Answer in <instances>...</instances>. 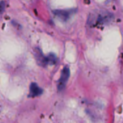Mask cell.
I'll return each mask as SVG.
<instances>
[{"mask_svg":"<svg viewBox=\"0 0 123 123\" xmlns=\"http://www.w3.org/2000/svg\"><path fill=\"white\" fill-rule=\"evenodd\" d=\"M43 92V89H41L36 83H32L30 86V92L28 94L29 97H36L40 96Z\"/></svg>","mask_w":123,"mask_h":123,"instance_id":"277c9868","label":"cell"},{"mask_svg":"<svg viewBox=\"0 0 123 123\" xmlns=\"http://www.w3.org/2000/svg\"><path fill=\"white\" fill-rule=\"evenodd\" d=\"M70 76V70L68 67H65L63 68V69L62 70L61 74V77L58 81V89L59 92L63 90L66 87V83L68 80V78Z\"/></svg>","mask_w":123,"mask_h":123,"instance_id":"6da1fadb","label":"cell"},{"mask_svg":"<svg viewBox=\"0 0 123 123\" xmlns=\"http://www.w3.org/2000/svg\"><path fill=\"white\" fill-rule=\"evenodd\" d=\"M111 18V15H108V14H100L99 16H98V18H97V22L99 23V24H102V23H105L109 21V19Z\"/></svg>","mask_w":123,"mask_h":123,"instance_id":"5b68a950","label":"cell"},{"mask_svg":"<svg viewBox=\"0 0 123 123\" xmlns=\"http://www.w3.org/2000/svg\"><path fill=\"white\" fill-rule=\"evenodd\" d=\"M48 64L54 65L57 62V56L54 53H50L46 56Z\"/></svg>","mask_w":123,"mask_h":123,"instance_id":"8992f818","label":"cell"},{"mask_svg":"<svg viewBox=\"0 0 123 123\" xmlns=\"http://www.w3.org/2000/svg\"><path fill=\"white\" fill-rule=\"evenodd\" d=\"M34 56L36 60L37 63L42 67H45L48 64L46 56L44 55L42 50L39 48H34Z\"/></svg>","mask_w":123,"mask_h":123,"instance_id":"3957f363","label":"cell"},{"mask_svg":"<svg viewBox=\"0 0 123 123\" xmlns=\"http://www.w3.org/2000/svg\"><path fill=\"white\" fill-rule=\"evenodd\" d=\"M75 12V9H56L53 11V14L63 22L68 21Z\"/></svg>","mask_w":123,"mask_h":123,"instance_id":"7a4b0ae2","label":"cell"},{"mask_svg":"<svg viewBox=\"0 0 123 123\" xmlns=\"http://www.w3.org/2000/svg\"><path fill=\"white\" fill-rule=\"evenodd\" d=\"M5 8V4L4 1H0V14L3 12Z\"/></svg>","mask_w":123,"mask_h":123,"instance_id":"52a82bcc","label":"cell"}]
</instances>
